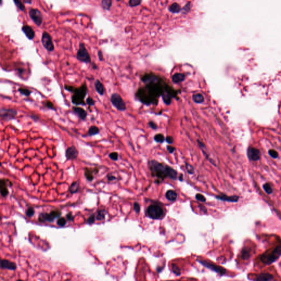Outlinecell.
Returning <instances> with one entry per match:
<instances>
[{
	"mask_svg": "<svg viewBox=\"0 0 281 281\" xmlns=\"http://www.w3.org/2000/svg\"><path fill=\"white\" fill-rule=\"evenodd\" d=\"M144 86L138 89L136 97L144 105H157L160 96L169 88L160 77L153 73H147L141 77Z\"/></svg>",
	"mask_w": 281,
	"mask_h": 281,
	"instance_id": "6da1fadb",
	"label": "cell"
},
{
	"mask_svg": "<svg viewBox=\"0 0 281 281\" xmlns=\"http://www.w3.org/2000/svg\"><path fill=\"white\" fill-rule=\"evenodd\" d=\"M149 166L152 176L156 177L159 180H163L167 177L174 180L176 179V171L169 166L165 165L155 160L150 161Z\"/></svg>",
	"mask_w": 281,
	"mask_h": 281,
	"instance_id": "7a4b0ae2",
	"label": "cell"
},
{
	"mask_svg": "<svg viewBox=\"0 0 281 281\" xmlns=\"http://www.w3.org/2000/svg\"><path fill=\"white\" fill-rule=\"evenodd\" d=\"M64 88L66 91L72 93V102L75 105H86L85 98L88 92V88L86 83H84L79 88H74L70 85H64Z\"/></svg>",
	"mask_w": 281,
	"mask_h": 281,
	"instance_id": "3957f363",
	"label": "cell"
},
{
	"mask_svg": "<svg viewBox=\"0 0 281 281\" xmlns=\"http://www.w3.org/2000/svg\"><path fill=\"white\" fill-rule=\"evenodd\" d=\"M77 58L78 61L86 64L91 63V56L85 44L82 42H80L79 44V48L77 53Z\"/></svg>",
	"mask_w": 281,
	"mask_h": 281,
	"instance_id": "277c9868",
	"label": "cell"
},
{
	"mask_svg": "<svg viewBox=\"0 0 281 281\" xmlns=\"http://www.w3.org/2000/svg\"><path fill=\"white\" fill-rule=\"evenodd\" d=\"M147 215L152 219H159L164 215V211L161 207L158 205H149L147 209Z\"/></svg>",
	"mask_w": 281,
	"mask_h": 281,
	"instance_id": "5b68a950",
	"label": "cell"
},
{
	"mask_svg": "<svg viewBox=\"0 0 281 281\" xmlns=\"http://www.w3.org/2000/svg\"><path fill=\"white\" fill-rule=\"evenodd\" d=\"M110 101L114 107L119 111H125L126 109V105L124 101L119 94H113L110 97Z\"/></svg>",
	"mask_w": 281,
	"mask_h": 281,
	"instance_id": "8992f818",
	"label": "cell"
},
{
	"mask_svg": "<svg viewBox=\"0 0 281 281\" xmlns=\"http://www.w3.org/2000/svg\"><path fill=\"white\" fill-rule=\"evenodd\" d=\"M281 254V247L278 246V247L274 249L271 253L265 254L263 255L261 258V260L263 263L265 264H271L272 262L275 261L277 259Z\"/></svg>",
	"mask_w": 281,
	"mask_h": 281,
	"instance_id": "52a82bcc",
	"label": "cell"
},
{
	"mask_svg": "<svg viewBox=\"0 0 281 281\" xmlns=\"http://www.w3.org/2000/svg\"><path fill=\"white\" fill-rule=\"evenodd\" d=\"M41 41L45 49L49 52H52L55 50V46L50 34L46 31L42 33Z\"/></svg>",
	"mask_w": 281,
	"mask_h": 281,
	"instance_id": "ba28073f",
	"label": "cell"
},
{
	"mask_svg": "<svg viewBox=\"0 0 281 281\" xmlns=\"http://www.w3.org/2000/svg\"><path fill=\"white\" fill-rule=\"evenodd\" d=\"M17 115V111L10 108H0V118L3 120L8 121L13 119Z\"/></svg>",
	"mask_w": 281,
	"mask_h": 281,
	"instance_id": "9c48e42d",
	"label": "cell"
},
{
	"mask_svg": "<svg viewBox=\"0 0 281 281\" xmlns=\"http://www.w3.org/2000/svg\"><path fill=\"white\" fill-rule=\"evenodd\" d=\"M29 16L34 22L38 26H40L43 22V16L41 12L38 9L31 8L29 10Z\"/></svg>",
	"mask_w": 281,
	"mask_h": 281,
	"instance_id": "30bf717a",
	"label": "cell"
},
{
	"mask_svg": "<svg viewBox=\"0 0 281 281\" xmlns=\"http://www.w3.org/2000/svg\"><path fill=\"white\" fill-rule=\"evenodd\" d=\"M248 157L250 160L253 161L259 160L260 158V152L259 149L253 147H249L248 149Z\"/></svg>",
	"mask_w": 281,
	"mask_h": 281,
	"instance_id": "8fae6325",
	"label": "cell"
},
{
	"mask_svg": "<svg viewBox=\"0 0 281 281\" xmlns=\"http://www.w3.org/2000/svg\"><path fill=\"white\" fill-rule=\"evenodd\" d=\"M199 261L205 266H206V267L209 268L210 269L214 270V271H216V272L220 273L221 275H223L225 273V269H222V267H219L217 265L211 264V263H209V262H208L205 260H199Z\"/></svg>",
	"mask_w": 281,
	"mask_h": 281,
	"instance_id": "7c38bea8",
	"label": "cell"
},
{
	"mask_svg": "<svg viewBox=\"0 0 281 281\" xmlns=\"http://www.w3.org/2000/svg\"><path fill=\"white\" fill-rule=\"evenodd\" d=\"M66 155L68 160L75 159L78 156V151L75 147L72 146L66 149Z\"/></svg>",
	"mask_w": 281,
	"mask_h": 281,
	"instance_id": "4fadbf2b",
	"label": "cell"
},
{
	"mask_svg": "<svg viewBox=\"0 0 281 281\" xmlns=\"http://www.w3.org/2000/svg\"><path fill=\"white\" fill-rule=\"evenodd\" d=\"M0 267L2 269H6L10 270H15L17 266L14 263L7 260H2L0 258Z\"/></svg>",
	"mask_w": 281,
	"mask_h": 281,
	"instance_id": "5bb4252c",
	"label": "cell"
},
{
	"mask_svg": "<svg viewBox=\"0 0 281 281\" xmlns=\"http://www.w3.org/2000/svg\"><path fill=\"white\" fill-rule=\"evenodd\" d=\"M72 111L74 113H75L81 120H85L86 119L88 116V113L86 110H84L81 107H79L77 106H74L72 107Z\"/></svg>",
	"mask_w": 281,
	"mask_h": 281,
	"instance_id": "9a60e30c",
	"label": "cell"
},
{
	"mask_svg": "<svg viewBox=\"0 0 281 281\" xmlns=\"http://www.w3.org/2000/svg\"><path fill=\"white\" fill-rule=\"evenodd\" d=\"M22 30L29 40H33L34 38L35 33L31 27H30L29 25H24Z\"/></svg>",
	"mask_w": 281,
	"mask_h": 281,
	"instance_id": "2e32d148",
	"label": "cell"
},
{
	"mask_svg": "<svg viewBox=\"0 0 281 281\" xmlns=\"http://www.w3.org/2000/svg\"><path fill=\"white\" fill-rule=\"evenodd\" d=\"M94 87L97 93L101 96L104 95L105 91V86L103 84L101 83L99 80H96L94 83Z\"/></svg>",
	"mask_w": 281,
	"mask_h": 281,
	"instance_id": "e0dca14e",
	"label": "cell"
},
{
	"mask_svg": "<svg viewBox=\"0 0 281 281\" xmlns=\"http://www.w3.org/2000/svg\"><path fill=\"white\" fill-rule=\"evenodd\" d=\"M0 193L3 197H6L8 194V190L5 180H0Z\"/></svg>",
	"mask_w": 281,
	"mask_h": 281,
	"instance_id": "ac0fdd59",
	"label": "cell"
},
{
	"mask_svg": "<svg viewBox=\"0 0 281 281\" xmlns=\"http://www.w3.org/2000/svg\"><path fill=\"white\" fill-rule=\"evenodd\" d=\"M273 279V276L268 272L262 273L260 274L256 278V281H271Z\"/></svg>",
	"mask_w": 281,
	"mask_h": 281,
	"instance_id": "d6986e66",
	"label": "cell"
},
{
	"mask_svg": "<svg viewBox=\"0 0 281 281\" xmlns=\"http://www.w3.org/2000/svg\"><path fill=\"white\" fill-rule=\"evenodd\" d=\"M55 220V219L52 217V216L51 215V214H47V213H41L40 215H39V220L40 222H45V221H48V222H52Z\"/></svg>",
	"mask_w": 281,
	"mask_h": 281,
	"instance_id": "ffe728a7",
	"label": "cell"
},
{
	"mask_svg": "<svg viewBox=\"0 0 281 281\" xmlns=\"http://www.w3.org/2000/svg\"><path fill=\"white\" fill-rule=\"evenodd\" d=\"M216 198L221 200H225L227 202H236L238 201L239 197L236 196H231V197H227L226 195H222V196H218L216 197Z\"/></svg>",
	"mask_w": 281,
	"mask_h": 281,
	"instance_id": "44dd1931",
	"label": "cell"
},
{
	"mask_svg": "<svg viewBox=\"0 0 281 281\" xmlns=\"http://www.w3.org/2000/svg\"><path fill=\"white\" fill-rule=\"evenodd\" d=\"M185 75L180 73H176L172 77V81L174 83H181L185 80Z\"/></svg>",
	"mask_w": 281,
	"mask_h": 281,
	"instance_id": "7402d4cb",
	"label": "cell"
},
{
	"mask_svg": "<svg viewBox=\"0 0 281 281\" xmlns=\"http://www.w3.org/2000/svg\"><path fill=\"white\" fill-rule=\"evenodd\" d=\"M95 169L91 170V169H89L88 168L85 169V176L86 177V179L89 181H92L94 180V176L93 173Z\"/></svg>",
	"mask_w": 281,
	"mask_h": 281,
	"instance_id": "603a6c76",
	"label": "cell"
},
{
	"mask_svg": "<svg viewBox=\"0 0 281 281\" xmlns=\"http://www.w3.org/2000/svg\"><path fill=\"white\" fill-rule=\"evenodd\" d=\"M101 5L103 10L109 11L112 6V1L111 0H102Z\"/></svg>",
	"mask_w": 281,
	"mask_h": 281,
	"instance_id": "cb8c5ba5",
	"label": "cell"
},
{
	"mask_svg": "<svg viewBox=\"0 0 281 281\" xmlns=\"http://www.w3.org/2000/svg\"><path fill=\"white\" fill-rule=\"evenodd\" d=\"M166 198L170 201H175L177 198V193L172 190L167 191L165 194Z\"/></svg>",
	"mask_w": 281,
	"mask_h": 281,
	"instance_id": "d4e9b609",
	"label": "cell"
},
{
	"mask_svg": "<svg viewBox=\"0 0 281 281\" xmlns=\"http://www.w3.org/2000/svg\"><path fill=\"white\" fill-rule=\"evenodd\" d=\"M193 99L196 103H201L204 101V98L202 94H197L193 95Z\"/></svg>",
	"mask_w": 281,
	"mask_h": 281,
	"instance_id": "484cf974",
	"label": "cell"
},
{
	"mask_svg": "<svg viewBox=\"0 0 281 281\" xmlns=\"http://www.w3.org/2000/svg\"><path fill=\"white\" fill-rule=\"evenodd\" d=\"M180 6L177 4L176 3H174L172 4L171 6L169 7V11L171 12L172 13H178L180 11Z\"/></svg>",
	"mask_w": 281,
	"mask_h": 281,
	"instance_id": "4316f807",
	"label": "cell"
},
{
	"mask_svg": "<svg viewBox=\"0 0 281 281\" xmlns=\"http://www.w3.org/2000/svg\"><path fill=\"white\" fill-rule=\"evenodd\" d=\"M79 188V183L78 182H73L70 187V192L71 193H75L77 192Z\"/></svg>",
	"mask_w": 281,
	"mask_h": 281,
	"instance_id": "83f0119b",
	"label": "cell"
},
{
	"mask_svg": "<svg viewBox=\"0 0 281 281\" xmlns=\"http://www.w3.org/2000/svg\"><path fill=\"white\" fill-rule=\"evenodd\" d=\"M99 132V129L96 126H92L90 127L88 131L90 136H94L95 135L98 134Z\"/></svg>",
	"mask_w": 281,
	"mask_h": 281,
	"instance_id": "f1b7e54d",
	"label": "cell"
},
{
	"mask_svg": "<svg viewBox=\"0 0 281 281\" xmlns=\"http://www.w3.org/2000/svg\"><path fill=\"white\" fill-rule=\"evenodd\" d=\"M142 2L141 0H130L129 1V5L130 7H135L139 6Z\"/></svg>",
	"mask_w": 281,
	"mask_h": 281,
	"instance_id": "f546056e",
	"label": "cell"
},
{
	"mask_svg": "<svg viewBox=\"0 0 281 281\" xmlns=\"http://www.w3.org/2000/svg\"><path fill=\"white\" fill-rule=\"evenodd\" d=\"M154 138H155V141L157 142H158V143H163L165 140V137H164V135L161 134V133H158V134L155 135Z\"/></svg>",
	"mask_w": 281,
	"mask_h": 281,
	"instance_id": "4dcf8cb0",
	"label": "cell"
},
{
	"mask_svg": "<svg viewBox=\"0 0 281 281\" xmlns=\"http://www.w3.org/2000/svg\"><path fill=\"white\" fill-rule=\"evenodd\" d=\"M105 214H106V213L105 212V210H99L98 211V213H97V217H96L97 220H102L105 219Z\"/></svg>",
	"mask_w": 281,
	"mask_h": 281,
	"instance_id": "1f68e13d",
	"label": "cell"
},
{
	"mask_svg": "<svg viewBox=\"0 0 281 281\" xmlns=\"http://www.w3.org/2000/svg\"><path fill=\"white\" fill-rule=\"evenodd\" d=\"M18 91L20 92V93L22 94L23 95L25 96H29L31 93V91L29 90L28 88H19Z\"/></svg>",
	"mask_w": 281,
	"mask_h": 281,
	"instance_id": "d6a6232c",
	"label": "cell"
},
{
	"mask_svg": "<svg viewBox=\"0 0 281 281\" xmlns=\"http://www.w3.org/2000/svg\"><path fill=\"white\" fill-rule=\"evenodd\" d=\"M14 3H15L16 6L21 11H24L25 10V6L22 3V1H18V0H14L13 1Z\"/></svg>",
	"mask_w": 281,
	"mask_h": 281,
	"instance_id": "836d02e7",
	"label": "cell"
},
{
	"mask_svg": "<svg viewBox=\"0 0 281 281\" xmlns=\"http://www.w3.org/2000/svg\"><path fill=\"white\" fill-rule=\"evenodd\" d=\"M263 188H264L265 191L267 194H270L272 193V188L271 187L269 183L264 184V186H263Z\"/></svg>",
	"mask_w": 281,
	"mask_h": 281,
	"instance_id": "e575fe53",
	"label": "cell"
},
{
	"mask_svg": "<svg viewBox=\"0 0 281 281\" xmlns=\"http://www.w3.org/2000/svg\"><path fill=\"white\" fill-rule=\"evenodd\" d=\"M51 215L55 219V218L59 217L61 215V212L59 210H53L50 213Z\"/></svg>",
	"mask_w": 281,
	"mask_h": 281,
	"instance_id": "d590c367",
	"label": "cell"
},
{
	"mask_svg": "<svg viewBox=\"0 0 281 281\" xmlns=\"http://www.w3.org/2000/svg\"><path fill=\"white\" fill-rule=\"evenodd\" d=\"M66 224V221L64 217H59L57 220V224L60 226H64Z\"/></svg>",
	"mask_w": 281,
	"mask_h": 281,
	"instance_id": "8d00e7d4",
	"label": "cell"
},
{
	"mask_svg": "<svg viewBox=\"0 0 281 281\" xmlns=\"http://www.w3.org/2000/svg\"><path fill=\"white\" fill-rule=\"evenodd\" d=\"M249 252H250V249H248L247 248H245L244 249H243L242 250V257L245 258V259H247L248 257L249 256Z\"/></svg>",
	"mask_w": 281,
	"mask_h": 281,
	"instance_id": "74e56055",
	"label": "cell"
},
{
	"mask_svg": "<svg viewBox=\"0 0 281 281\" xmlns=\"http://www.w3.org/2000/svg\"><path fill=\"white\" fill-rule=\"evenodd\" d=\"M269 154L273 158H277L278 157V153L274 149H270L269 151Z\"/></svg>",
	"mask_w": 281,
	"mask_h": 281,
	"instance_id": "f35d334b",
	"label": "cell"
},
{
	"mask_svg": "<svg viewBox=\"0 0 281 281\" xmlns=\"http://www.w3.org/2000/svg\"><path fill=\"white\" fill-rule=\"evenodd\" d=\"M35 213V210L33 208L31 207L28 208V210L26 211V215L28 217H31L34 215Z\"/></svg>",
	"mask_w": 281,
	"mask_h": 281,
	"instance_id": "ab89813d",
	"label": "cell"
},
{
	"mask_svg": "<svg viewBox=\"0 0 281 281\" xmlns=\"http://www.w3.org/2000/svg\"><path fill=\"white\" fill-rule=\"evenodd\" d=\"M45 106H46V107H47L48 108H49V109L55 110V108L54 105H53V103H52V102H51V101H46V102H45Z\"/></svg>",
	"mask_w": 281,
	"mask_h": 281,
	"instance_id": "60d3db41",
	"label": "cell"
},
{
	"mask_svg": "<svg viewBox=\"0 0 281 281\" xmlns=\"http://www.w3.org/2000/svg\"><path fill=\"white\" fill-rule=\"evenodd\" d=\"M86 104L89 105L90 106H93L95 105V101L94 100V99L91 97H88L86 98Z\"/></svg>",
	"mask_w": 281,
	"mask_h": 281,
	"instance_id": "b9f144b4",
	"label": "cell"
},
{
	"mask_svg": "<svg viewBox=\"0 0 281 281\" xmlns=\"http://www.w3.org/2000/svg\"><path fill=\"white\" fill-rule=\"evenodd\" d=\"M109 157L111 160H117L118 159V154L116 152H112L109 154Z\"/></svg>",
	"mask_w": 281,
	"mask_h": 281,
	"instance_id": "7bdbcfd3",
	"label": "cell"
},
{
	"mask_svg": "<svg viewBox=\"0 0 281 281\" xmlns=\"http://www.w3.org/2000/svg\"><path fill=\"white\" fill-rule=\"evenodd\" d=\"M133 209L135 211L136 213L138 214L141 210V206L140 205L138 204L137 202H135L133 204Z\"/></svg>",
	"mask_w": 281,
	"mask_h": 281,
	"instance_id": "ee69618b",
	"label": "cell"
},
{
	"mask_svg": "<svg viewBox=\"0 0 281 281\" xmlns=\"http://www.w3.org/2000/svg\"><path fill=\"white\" fill-rule=\"evenodd\" d=\"M196 199L197 200H198L200 201V202H204L206 201V199L204 197V196H203L201 194H196Z\"/></svg>",
	"mask_w": 281,
	"mask_h": 281,
	"instance_id": "f6af8a7d",
	"label": "cell"
},
{
	"mask_svg": "<svg viewBox=\"0 0 281 281\" xmlns=\"http://www.w3.org/2000/svg\"><path fill=\"white\" fill-rule=\"evenodd\" d=\"M94 221H95V216L94 215H92L88 217L87 221L89 224H94Z\"/></svg>",
	"mask_w": 281,
	"mask_h": 281,
	"instance_id": "bcb514c9",
	"label": "cell"
},
{
	"mask_svg": "<svg viewBox=\"0 0 281 281\" xmlns=\"http://www.w3.org/2000/svg\"><path fill=\"white\" fill-rule=\"evenodd\" d=\"M186 168H187V170L188 172L190 174H192L194 172V168H193V166L189 165V164H186Z\"/></svg>",
	"mask_w": 281,
	"mask_h": 281,
	"instance_id": "7dc6e473",
	"label": "cell"
},
{
	"mask_svg": "<svg viewBox=\"0 0 281 281\" xmlns=\"http://www.w3.org/2000/svg\"><path fill=\"white\" fill-rule=\"evenodd\" d=\"M98 59L100 61H104V58H103V55L101 50H99L98 51Z\"/></svg>",
	"mask_w": 281,
	"mask_h": 281,
	"instance_id": "c3c4849f",
	"label": "cell"
},
{
	"mask_svg": "<svg viewBox=\"0 0 281 281\" xmlns=\"http://www.w3.org/2000/svg\"><path fill=\"white\" fill-rule=\"evenodd\" d=\"M148 124H149V126L152 129L155 130V129H157V126L155 122H154L153 121H149Z\"/></svg>",
	"mask_w": 281,
	"mask_h": 281,
	"instance_id": "681fc988",
	"label": "cell"
},
{
	"mask_svg": "<svg viewBox=\"0 0 281 281\" xmlns=\"http://www.w3.org/2000/svg\"><path fill=\"white\" fill-rule=\"evenodd\" d=\"M172 270L174 272V273H176L177 275L180 274V270L175 265H172Z\"/></svg>",
	"mask_w": 281,
	"mask_h": 281,
	"instance_id": "f907efd6",
	"label": "cell"
},
{
	"mask_svg": "<svg viewBox=\"0 0 281 281\" xmlns=\"http://www.w3.org/2000/svg\"><path fill=\"white\" fill-rule=\"evenodd\" d=\"M107 178H108V180L109 181H114V180H116V176H114V175H111V174H109V175H107Z\"/></svg>",
	"mask_w": 281,
	"mask_h": 281,
	"instance_id": "816d5d0a",
	"label": "cell"
},
{
	"mask_svg": "<svg viewBox=\"0 0 281 281\" xmlns=\"http://www.w3.org/2000/svg\"><path fill=\"white\" fill-rule=\"evenodd\" d=\"M166 141L168 144H172L174 142V139L171 136H168L166 138Z\"/></svg>",
	"mask_w": 281,
	"mask_h": 281,
	"instance_id": "f5cc1de1",
	"label": "cell"
},
{
	"mask_svg": "<svg viewBox=\"0 0 281 281\" xmlns=\"http://www.w3.org/2000/svg\"><path fill=\"white\" fill-rule=\"evenodd\" d=\"M66 218H67V219H68V220L71 221H73V220H74V216H73V215H72V214H70V213L66 215Z\"/></svg>",
	"mask_w": 281,
	"mask_h": 281,
	"instance_id": "db71d44e",
	"label": "cell"
},
{
	"mask_svg": "<svg viewBox=\"0 0 281 281\" xmlns=\"http://www.w3.org/2000/svg\"><path fill=\"white\" fill-rule=\"evenodd\" d=\"M167 150H168V152L169 153H173L174 151L175 150V148H174L173 147L168 146H167Z\"/></svg>",
	"mask_w": 281,
	"mask_h": 281,
	"instance_id": "11a10c76",
	"label": "cell"
},
{
	"mask_svg": "<svg viewBox=\"0 0 281 281\" xmlns=\"http://www.w3.org/2000/svg\"><path fill=\"white\" fill-rule=\"evenodd\" d=\"M31 118L33 119L34 120H38L39 119V117L38 116H31Z\"/></svg>",
	"mask_w": 281,
	"mask_h": 281,
	"instance_id": "9f6ffc18",
	"label": "cell"
},
{
	"mask_svg": "<svg viewBox=\"0 0 281 281\" xmlns=\"http://www.w3.org/2000/svg\"><path fill=\"white\" fill-rule=\"evenodd\" d=\"M24 2L25 3H31V1H24Z\"/></svg>",
	"mask_w": 281,
	"mask_h": 281,
	"instance_id": "6f0895ef",
	"label": "cell"
},
{
	"mask_svg": "<svg viewBox=\"0 0 281 281\" xmlns=\"http://www.w3.org/2000/svg\"><path fill=\"white\" fill-rule=\"evenodd\" d=\"M2 1H0V4H1V3H2Z\"/></svg>",
	"mask_w": 281,
	"mask_h": 281,
	"instance_id": "680465c9",
	"label": "cell"
},
{
	"mask_svg": "<svg viewBox=\"0 0 281 281\" xmlns=\"http://www.w3.org/2000/svg\"><path fill=\"white\" fill-rule=\"evenodd\" d=\"M0 166H2V163L0 162Z\"/></svg>",
	"mask_w": 281,
	"mask_h": 281,
	"instance_id": "91938a15",
	"label": "cell"
},
{
	"mask_svg": "<svg viewBox=\"0 0 281 281\" xmlns=\"http://www.w3.org/2000/svg\"><path fill=\"white\" fill-rule=\"evenodd\" d=\"M22 281V280H18V281Z\"/></svg>",
	"mask_w": 281,
	"mask_h": 281,
	"instance_id": "94428289",
	"label": "cell"
},
{
	"mask_svg": "<svg viewBox=\"0 0 281 281\" xmlns=\"http://www.w3.org/2000/svg\"><path fill=\"white\" fill-rule=\"evenodd\" d=\"M1 220V216H0V220Z\"/></svg>",
	"mask_w": 281,
	"mask_h": 281,
	"instance_id": "6125c7cd",
	"label": "cell"
}]
</instances>
